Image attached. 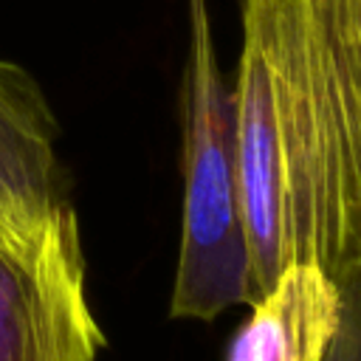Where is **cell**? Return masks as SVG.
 <instances>
[{
    "label": "cell",
    "mask_w": 361,
    "mask_h": 361,
    "mask_svg": "<svg viewBox=\"0 0 361 361\" xmlns=\"http://www.w3.org/2000/svg\"><path fill=\"white\" fill-rule=\"evenodd\" d=\"M231 90L254 302L290 262L336 279L361 262V99L310 0H243Z\"/></svg>",
    "instance_id": "6da1fadb"
},
{
    "label": "cell",
    "mask_w": 361,
    "mask_h": 361,
    "mask_svg": "<svg viewBox=\"0 0 361 361\" xmlns=\"http://www.w3.org/2000/svg\"><path fill=\"white\" fill-rule=\"evenodd\" d=\"M251 302L248 248L237 197L234 90L217 65L206 0H192L183 209L169 316L212 322L228 307Z\"/></svg>",
    "instance_id": "7a4b0ae2"
},
{
    "label": "cell",
    "mask_w": 361,
    "mask_h": 361,
    "mask_svg": "<svg viewBox=\"0 0 361 361\" xmlns=\"http://www.w3.org/2000/svg\"><path fill=\"white\" fill-rule=\"evenodd\" d=\"M104 344L76 209L34 234L0 231V361H96Z\"/></svg>",
    "instance_id": "3957f363"
},
{
    "label": "cell",
    "mask_w": 361,
    "mask_h": 361,
    "mask_svg": "<svg viewBox=\"0 0 361 361\" xmlns=\"http://www.w3.org/2000/svg\"><path fill=\"white\" fill-rule=\"evenodd\" d=\"M68 203L51 104L23 65L0 59V231L34 234Z\"/></svg>",
    "instance_id": "277c9868"
},
{
    "label": "cell",
    "mask_w": 361,
    "mask_h": 361,
    "mask_svg": "<svg viewBox=\"0 0 361 361\" xmlns=\"http://www.w3.org/2000/svg\"><path fill=\"white\" fill-rule=\"evenodd\" d=\"M338 313L336 279L316 262H290L251 305L226 361H322Z\"/></svg>",
    "instance_id": "5b68a950"
},
{
    "label": "cell",
    "mask_w": 361,
    "mask_h": 361,
    "mask_svg": "<svg viewBox=\"0 0 361 361\" xmlns=\"http://www.w3.org/2000/svg\"><path fill=\"white\" fill-rule=\"evenodd\" d=\"M336 285L341 313L322 361H361V262L347 265L336 276Z\"/></svg>",
    "instance_id": "8992f818"
}]
</instances>
